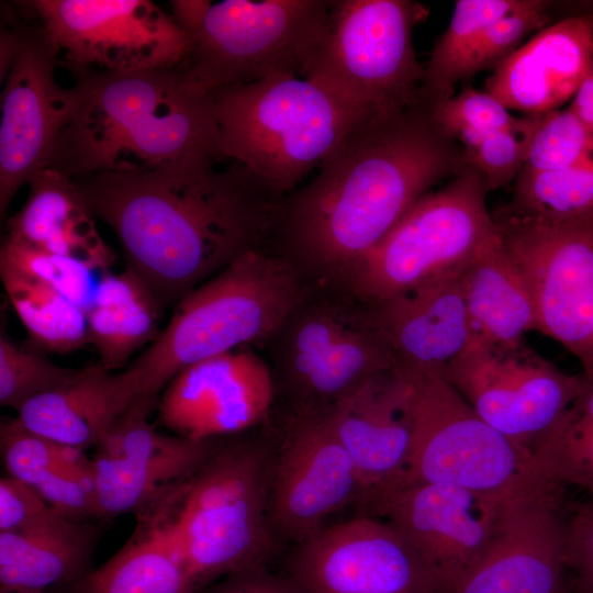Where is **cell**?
Wrapping results in <instances>:
<instances>
[{"instance_id":"1f68e13d","label":"cell","mask_w":593,"mask_h":593,"mask_svg":"<svg viewBox=\"0 0 593 593\" xmlns=\"http://www.w3.org/2000/svg\"><path fill=\"white\" fill-rule=\"evenodd\" d=\"M7 296L32 340L41 348L68 354L89 344L86 312L52 287L0 265Z\"/></svg>"},{"instance_id":"7c38bea8","label":"cell","mask_w":593,"mask_h":593,"mask_svg":"<svg viewBox=\"0 0 593 593\" xmlns=\"http://www.w3.org/2000/svg\"><path fill=\"white\" fill-rule=\"evenodd\" d=\"M474 412L532 452L583 390L570 374L525 342L494 346L472 339L443 372Z\"/></svg>"},{"instance_id":"8d00e7d4","label":"cell","mask_w":593,"mask_h":593,"mask_svg":"<svg viewBox=\"0 0 593 593\" xmlns=\"http://www.w3.org/2000/svg\"><path fill=\"white\" fill-rule=\"evenodd\" d=\"M0 265L52 287L85 312L90 307L98 286L92 284V275L97 272L83 264L36 249L7 236L1 245Z\"/></svg>"},{"instance_id":"f546056e","label":"cell","mask_w":593,"mask_h":593,"mask_svg":"<svg viewBox=\"0 0 593 593\" xmlns=\"http://www.w3.org/2000/svg\"><path fill=\"white\" fill-rule=\"evenodd\" d=\"M163 304L131 269L105 272L86 312L89 343L104 369L124 368L143 346L159 334Z\"/></svg>"},{"instance_id":"30bf717a","label":"cell","mask_w":593,"mask_h":593,"mask_svg":"<svg viewBox=\"0 0 593 593\" xmlns=\"http://www.w3.org/2000/svg\"><path fill=\"white\" fill-rule=\"evenodd\" d=\"M425 15L409 0L333 1L328 37L305 78L370 116L422 102L425 66L412 35Z\"/></svg>"},{"instance_id":"4316f807","label":"cell","mask_w":593,"mask_h":593,"mask_svg":"<svg viewBox=\"0 0 593 593\" xmlns=\"http://www.w3.org/2000/svg\"><path fill=\"white\" fill-rule=\"evenodd\" d=\"M23 206L7 221V237L79 261L98 273L110 271L115 254L97 227L72 178L46 167L27 182Z\"/></svg>"},{"instance_id":"836d02e7","label":"cell","mask_w":593,"mask_h":593,"mask_svg":"<svg viewBox=\"0 0 593 593\" xmlns=\"http://www.w3.org/2000/svg\"><path fill=\"white\" fill-rule=\"evenodd\" d=\"M519 0H459L446 31L437 40L419 91L428 107L452 96L458 70L484 31L511 12Z\"/></svg>"},{"instance_id":"cb8c5ba5","label":"cell","mask_w":593,"mask_h":593,"mask_svg":"<svg viewBox=\"0 0 593 593\" xmlns=\"http://www.w3.org/2000/svg\"><path fill=\"white\" fill-rule=\"evenodd\" d=\"M592 14L539 30L485 80V92L508 110L542 114L572 100L590 76Z\"/></svg>"},{"instance_id":"603a6c76","label":"cell","mask_w":593,"mask_h":593,"mask_svg":"<svg viewBox=\"0 0 593 593\" xmlns=\"http://www.w3.org/2000/svg\"><path fill=\"white\" fill-rule=\"evenodd\" d=\"M463 268L373 306L371 314L398 367L443 374L470 345L473 334L462 288Z\"/></svg>"},{"instance_id":"277c9868","label":"cell","mask_w":593,"mask_h":593,"mask_svg":"<svg viewBox=\"0 0 593 593\" xmlns=\"http://www.w3.org/2000/svg\"><path fill=\"white\" fill-rule=\"evenodd\" d=\"M293 268L287 257L253 249L182 298L156 339L126 367L138 380L135 404L152 413L182 369L273 337L301 303Z\"/></svg>"},{"instance_id":"52a82bcc","label":"cell","mask_w":593,"mask_h":593,"mask_svg":"<svg viewBox=\"0 0 593 593\" xmlns=\"http://www.w3.org/2000/svg\"><path fill=\"white\" fill-rule=\"evenodd\" d=\"M401 369L410 384L413 435L404 483L504 497L562 486L546 477L529 449L482 419L443 374Z\"/></svg>"},{"instance_id":"7402d4cb","label":"cell","mask_w":593,"mask_h":593,"mask_svg":"<svg viewBox=\"0 0 593 593\" xmlns=\"http://www.w3.org/2000/svg\"><path fill=\"white\" fill-rule=\"evenodd\" d=\"M322 414L366 485L365 505L405 482L413 435L410 384L400 367L371 377Z\"/></svg>"},{"instance_id":"7dc6e473","label":"cell","mask_w":593,"mask_h":593,"mask_svg":"<svg viewBox=\"0 0 593 593\" xmlns=\"http://www.w3.org/2000/svg\"><path fill=\"white\" fill-rule=\"evenodd\" d=\"M585 126L593 132V77L589 76L575 96L571 100L569 107Z\"/></svg>"},{"instance_id":"ffe728a7","label":"cell","mask_w":593,"mask_h":593,"mask_svg":"<svg viewBox=\"0 0 593 593\" xmlns=\"http://www.w3.org/2000/svg\"><path fill=\"white\" fill-rule=\"evenodd\" d=\"M272 398L267 363L254 351L237 348L178 372L159 396L157 421L175 435L204 441L256 425Z\"/></svg>"},{"instance_id":"7a4b0ae2","label":"cell","mask_w":593,"mask_h":593,"mask_svg":"<svg viewBox=\"0 0 593 593\" xmlns=\"http://www.w3.org/2000/svg\"><path fill=\"white\" fill-rule=\"evenodd\" d=\"M429 110L419 102L357 126L309 183L278 199L271 238L345 275L430 188L468 166Z\"/></svg>"},{"instance_id":"b9f144b4","label":"cell","mask_w":593,"mask_h":593,"mask_svg":"<svg viewBox=\"0 0 593 593\" xmlns=\"http://www.w3.org/2000/svg\"><path fill=\"white\" fill-rule=\"evenodd\" d=\"M564 563L572 593H593V501L567 504Z\"/></svg>"},{"instance_id":"7bdbcfd3","label":"cell","mask_w":593,"mask_h":593,"mask_svg":"<svg viewBox=\"0 0 593 593\" xmlns=\"http://www.w3.org/2000/svg\"><path fill=\"white\" fill-rule=\"evenodd\" d=\"M51 505L30 485L10 477L0 479V533L15 530Z\"/></svg>"},{"instance_id":"8992f818","label":"cell","mask_w":593,"mask_h":593,"mask_svg":"<svg viewBox=\"0 0 593 593\" xmlns=\"http://www.w3.org/2000/svg\"><path fill=\"white\" fill-rule=\"evenodd\" d=\"M211 96L224 158L245 166L279 198L372 118L322 86L287 74Z\"/></svg>"},{"instance_id":"e575fe53","label":"cell","mask_w":593,"mask_h":593,"mask_svg":"<svg viewBox=\"0 0 593 593\" xmlns=\"http://www.w3.org/2000/svg\"><path fill=\"white\" fill-rule=\"evenodd\" d=\"M533 454L548 479L588 492L593 501V379H589Z\"/></svg>"},{"instance_id":"f1b7e54d","label":"cell","mask_w":593,"mask_h":593,"mask_svg":"<svg viewBox=\"0 0 593 593\" xmlns=\"http://www.w3.org/2000/svg\"><path fill=\"white\" fill-rule=\"evenodd\" d=\"M462 288L473 339L514 346L536 331L527 282L502 234L463 268Z\"/></svg>"},{"instance_id":"6da1fadb","label":"cell","mask_w":593,"mask_h":593,"mask_svg":"<svg viewBox=\"0 0 593 593\" xmlns=\"http://www.w3.org/2000/svg\"><path fill=\"white\" fill-rule=\"evenodd\" d=\"M121 244L126 268L163 306L178 303L246 251L266 248L279 199L239 163L176 165L72 179Z\"/></svg>"},{"instance_id":"f6af8a7d","label":"cell","mask_w":593,"mask_h":593,"mask_svg":"<svg viewBox=\"0 0 593 593\" xmlns=\"http://www.w3.org/2000/svg\"><path fill=\"white\" fill-rule=\"evenodd\" d=\"M212 1L172 0L171 18L191 41L202 27Z\"/></svg>"},{"instance_id":"9c48e42d","label":"cell","mask_w":593,"mask_h":593,"mask_svg":"<svg viewBox=\"0 0 593 593\" xmlns=\"http://www.w3.org/2000/svg\"><path fill=\"white\" fill-rule=\"evenodd\" d=\"M329 0L212 2L180 68L201 92L276 75L305 78L332 24Z\"/></svg>"},{"instance_id":"60d3db41","label":"cell","mask_w":593,"mask_h":593,"mask_svg":"<svg viewBox=\"0 0 593 593\" xmlns=\"http://www.w3.org/2000/svg\"><path fill=\"white\" fill-rule=\"evenodd\" d=\"M547 3L539 0H519L518 5L495 21L481 35L462 61L457 81L490 68H496L521 45L532 31L542 29L547 21Z\"/></svg>"},{"instance_id":"d590c367","label":"cell","mask_w":593,"mask_h":593,"mask_svg":"<svg viewBox=\"0 0 593 593\" xmlns=\"http://www.w3.org/2000/svg\"><path fill=\"white\" fill-rule=\"evenodd\" d=\"M593 167V132L570 109L540 114L523 171Z\"/></svg>"},{"instance_id":"ac0fdd59","label":"cell","mask_w":593,"mask_h":593,"mask_svg":"<svg viewBox=\"0 0 593 593\" xmlns=\"http://www.w3.org/2000/svg\"><path fill=\"white\" fill-rule=\"evenodd\" d=\"M366 485L326 417L300 412L271 458L268 512L273 535L300 544L328 516L365 505Z\"/></svg>"},{"instance_id":"484cf974","label":"cell","mask_w":593,"mask_h":593,"mask_svg":"<svg viewBox=\"0 0 593 593\" xmlns=\"http://www.w3.org/2000/svg\"><path fill=\"white\" fill-rule=\"evenodd\" d=\"M101 527L51 506L24 526L0 533V592L44 591L78 582L93 567Z\"/></svg>"},{"instance_id":"2e32d148","label":"cell","mask_w":593,"mask_h":593,"mask_svg":"<svg viewBox=\"0 0 593 593\" xmlns=\"http://www.w3.org/2000/svg\"><path fill=\"white\" fill-rule=\"evenodd\" d=\"M300 305L277 333L300 412L324 413L371 377L398 366L371 313L356 317L331 305Z\"/></svg>"},{"instance_id":"e0dca14e","label":"cell","mask_w":593,"mask_h":593,"mask_svg":"<svg viewBox=\"0 0 593 593\" xmlns=\"http://www.w3.org/2000/svg\"><path fill=\"white\" fill-rule=\"evenodd\" d=\"M514 496L406 482L380 493L366 506L370 515L394 526L455 593L491 548L504 507Z\"/></svg>"},{"instance_id":"d6986e66","label":"cell","mask_w":593,"mask_h":593,"mask_svg":"<svg viewBox=\"0 0 593 593\" xmlns=\"http://www.w3.org/2000/svg\"><path fill=\"white\" fill-rule=\"evenodd\" d=\"M149 415L134 404L94 447L97 519L143 514L188 480L217 447L213 439L163 434Z\"/></svg>"},{"instance_id":"74e56055","label":"cell","mask_w":593,"mask_h":593,"mask_svg":"<svg viewBox=\"0 0 593 593\" xmlns=\"http://www.w3.org/2000/svg\"><path fill=\"white\" fill-rule=\"evenodd\" d=\"M429 111L436 126L465 147L489 133L512 128L521 121L493 96L471 87L433 104Z\"/></svg>"},{"instance_id":"9a60e30c","label":"cell","mask_w":593,"mask_h":593,"mask_svg":"<svg viewBox=\"0 0 593 593\" xmlns=\"http://www.w3.org/2000/svg\"><path fill=\"white\" fill-rule=\"evenodd\" d=\"M289 578L303 593H450L394 526L370 514L298 544Z\"/></svg>"},{"instance_id":"bcb514c9","label":"cell","mask_w":593,"mask_h":593,"mask_svg":"<svg viewBox=\"0 0 593 593\" xmlns=\"http://www.w3.org/2000/svg\"><path fill=\"white\" fill-rule=\"evenodd\" d=\"M22 47V33L20 27V16L14 15V23L4 25L0 32V79L7 78L14 65Z\"/></svg>"},{"instance_id":"4dcf8cb0","label":"cell","mask_w":593,"mask_h":593,"mask_svg":"<svg viewBox=\"0 0 593 593\" xmlns=\"http://www.w3.org/2000/svg\"><path fill=\"white\" fill-rule=\"evenodd\" d=\"M67 593H197L165 533L147 516L103 564Z\"/></svg>"},{"instance_id":"681fc988","label":"cell","mask_w":593,"mask_h":593,"mask_svg":"<svg viewBox=\"0 0 593 593\" xmlns=\"http://www.w3.org/2000/svg\"><path fill=\"white\" fill-rule=\"evenodd\" d=\"M22 593H45L44 591H32V592H22Z\"/></svg>"},{"instance_id":"83f0119b","label":"cell","mask_w":593,"mask_h":593,"mask_svg":"<svg viewBox=\"0 0 593 593\" xmlns=\"http://www.w3.org/2000/svg\"><path fill=\"white\" fill-rule=\"evenodd\" d=\"M0 449L8 475L70 519L96 518L93 466L86 450L36 435L15 418L1 422Z\"/></svg>"},{"instance_id":"ee69618b","label":"cell","mask_w":593,"mask_h":593,"mask_svg":"<svg viewBox=\"0 0 593 593\" xmlns=\"http://www.w3.org/2000/svg\"><path fill=\"white\" fill-rule=\"evenodd\" d=\"M198 593H303L288 577L268 573L264 566L242 570L224 577Z\"/></svg>"},{"instance_id":"44dd1931","label":"cell","mask_w":593,"mask_h":593,"mask_svg":"<svg viewBox=\"0 0 593 593\" xmlns=\"http://www.w3.org/2000/svg\"><path fill=\"white\" fill-rule=\"evenodd\" d=\"M563 486L516 495L494 541L455 593H572L566 581Z\"/></svg>"},{"instance_id":"c3c4849f","label":"cell","mask_w":593,"mask_h":593,"mask_svg":"<svg viewBox=\"0 0 593 593\" xmlns=\"http://www.w3.org/2000/svg\"><path fill=\"white\" fill-rule=\"evenodd\" d=\"M592 43H593V14H592ZM590 76L593 77V46H592V56H591V70Z\"/></svg>"},{"instance_id":"5b68a950","label":"cell","mask_w":593,"mask_h":593,"mask_svg":"<svg viewBox=\"0 0 593 593\" xmlns=\"http://www.w3.org/2000/svg\"><path fill=\"white\" fill-rule=\"evenodd\" d=\"M270 461L256 443L217 446L188 480L141 514L165 533L197 593L220 578L262 566L273 536Z\"/></svg>"},{"instance_id":"f35d334b","label":"cell","mask_w":593,"mask_h":593,"mask_svg":"<svg viewBox=\"0 0 593 593\" xmlns=\"http://www.w3.org/2000/svg\"><path fill=\"white\" fill-rule=\"evenodd\" d=\"M77 369L60 367L42 355L0 337V405L16 412L30 400L66 383Z\"/></svg>"},{"instance_id":"d6a6232c","label":"cell","mask_w":593,"mask_h":593,"mask_svg":"<svg viewBox=\"0 0 593 593\" xmlns=\"http://www.w3.org/2000/svg\"><path fill=\"white\" fill-rule=\"evenodd\" d=\"M504 214L552 225L593 226V167L521 171Z\"/></svg>"},{"instance_id":"5bb4252c","label":"cell","mask_w":593,"mask_h":593,"mask_svg":"<svg viewBox=\"0 0 593 593\" xmlns=\"http://www.w3.org/2000/svg\"><path fill=\"white\" fill-rule=\"evenodd\" d=\"M15 4L22 47L1 92V221L20 188L48 167L75 107L72 87H61L55 77L58 47L26 1Z\"/></svg>"},{"instance_id":"ab89813d","label":"cell","mask_w":593,"mask_h":593,"mask_svg":"<svg viewBox=\"0 0 593 593\" xmlns=\"http://www.w3.org/2000/svg\"><path fill=\"white\" fill-rule=\"evenodd\" d=\"M539 119L540 114H528L516 126L483 135L465 147L467 164L482 174L488 190H496L518 177Z\"/></svg>"},{"instance_id":"d4e9b609","label":"cell","mask_w":593,"mask_h":593,"mask_svg":"<svg viewBox=\"0 0 593 593\" xmlns=\"http://www.w3.org/2000/svg\"><path fill=\"white\" fill-rule=\"evenodd\" d=\"M138 380L131 370L113 373L101 365L77 369L59 388L26 402L15 419L27 430L87 450L136 403Z\"/></svg>"},{"instance_id":"ba28073f","label":"cell","mask_w":593,"mask_h":593,"mask_svg":"<svg viewBox=\"0 0 593 593\" xmlns=\"http://www.w3.org/2000/svg\"><path fill=\"white\" fill-rule=\"evenodd\" d=\"M486 191L482 174L468 165L445 188L423 195L345 272L351 290L374 306L466 267L501 237Z\"/></svg>"},{"instance_id":"3957f363","label":"cell","mask_w":593,"mask_h":593,"mask_svg":"<svg viewBox=\"0 0 593 593\" xmlns=\"http://www.w3.org/2000/svg\"><path fill=\"white\" fill-rule=\"evenodd\" d=\"M75 107L48 165L70 178L225 159L213 98L180 68L76 79Z\"/></svg>"},{"instance_id":"4fadbf2b","label":"cell","mask_w":593,"mask_h":593,"mask_svg":"<svg viewBox=\"0 0 593 593\" xmlns=\"http://www.w3.org/2000/svg\"><path fill=\"white\" fill-rule=\"evenodd\" d=\"M530 292L536 331L552 338L593 379V226L493 216Z\"/></svg>"},{"instance_id":"8fae6325","label":"cell","mask_w":593,"mask_h":593,"mask_svg":"<svg viewBox=\"0 0 593 593\" xmlns=\"http://www.w3.org/2000/svg\"><path fill=\"white\" fill-rule=\"evenodd\" d=\"M29 8L75 79L99 72L174 69L190 40L148 0H34Z\"/></svg>"}]
</instances>
